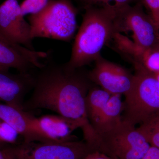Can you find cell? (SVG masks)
I'll return each instance as SVG.
<instances>
[{
  "instance_id": "obj_1",
  "label": "cell",
  "mask_w": 159,
  "mask_h": 159,
  "mask_svg": "<svg viewBox=\"0 0 159 159\" xmlns=\"http://www.w3.org/2000/svg\"><path fill=\"white\" fill-rule=\"evenodd\" d=\"M44 65L34 74L32 93L25 100L23 109H45L57 113L79 123L84 141L95 146L99 135L91 125L86 110L85 100L94 84L84 67L71 70L65 64L47 59Z\"/></svg>"
},
{
  "instance_id": "obj_9",
  "label": "cell",
  "mask_w": 159,
  "mask_h": 159,
  "mask_svg": "<svg viewBox=\"0 0 159 159\" xmlns=\"http://www.w3.org/2000/svg\"><path fill=\"white\" fill-rule=\"evenodd\" d=\"M89 71L91 81L111 95H125L130 89L133 74L122 66L104 59L101 54Z\"/></svg>"
},
{
  "instance_id": "obj_20",
  "label": "cell",
  "mask_w": 159,
  "mask_h": 159,
  "mask_svg": "<svg viewBox=\"0 0 159 159\" xmlns=\"http://www.w3.org/2000/svg\"><path fill=\"white\" fill-rule=\"evenodd\" d=\"M80 6V7L85 9L88 7L95 6L96 5H107L111 4L113 2L114 4L116 6H122L125 5H130L131 3L135 2L137 0H74ZM112 5V4H111Z\"/></svg>"
},
{
  "instance_id": "obj_14",
  "label": "cell",
  "mask_w": 159,
  "mask_h": 159,
  "mask_svg": "<svg viewBox=\"0 0 159 159\" xmlns=\"http://www.w3.org/2000/svg\"><path fill=\"white\" fill-rule=\"evenodd\" d=\"M123 102L121 95H111L100 115L94 129L100 136L111 130L122 122Z\"/></svg>"
},
{
  "instance_id": "obj_26",
  "label": "cell",
  "mask_w": 159,
  "mask_h": 159,
  "mask_svg": "<svg viewBox=\"0 0 159 159\" xmlns=\"http://www.w3.org/2000/svg\"></svg>"
},
{
  "instance_id": "obj_25",
  "label": "cell",
  "mask_w": 159,
  "mask_h": 159,
  "mask_svg": "<svg viewBox=\"0 0 159 159\" xmlns=\"http://www.w3.org/2000/svg\"><path fill=\"white\" fill-rule=\"evenodd\" d=\"M157 81L159 83V72H156V73H153Z\"/></svg>"
},
{
  "instance_id": "obj_6",
  "label": "cell",
  "mask_w": 159,
  "mask_h": 159,
  "mask_svg": "<svg viewBox=\"0 0 159 159\" xmlns=\"http://www.w3.org/2000/svg\"><path fill=\"white\" fill-rule=\"evenodd\" d=\"M150 146L135 126L122 120L100 136L98 151L115 159H142Z\"/></svg>"
},
{
  "instance_id": "obj_16",
  "label": "cell",
  "mask_w": 159,
  "mask_h": 159,
  "mask_svg": "<svg viewBox=\"0 0 159 159\" xmlns=\"http://www.w3.org/2000/svg\"><path fill=\"white\" fill-rule=\"evenodd\" d=\"M137 129L151 146L159 148V111L141 123Z\"/></svg>"
},
{
  "instance_id": "obj_3",
  "label": "cell",
  "mask_w": 159,
  "mask_h": 159,
  "mask_svg": "<svg viewBox=\"0 0 159 159\" xmlns=\"http://www.w3.org/2000/svg\"><path fill=\"white\" fill-rule=\"evenodd\" d=\"M78 12L71 0H51L41 10L29 15L31 38L69 42L77 30Z\"/></svg>"
},
{
  "instance_id": "obj_13",
  "label": "cell",
  "mask_w": 159,
  "mask_h": 159,
  "mask_svg": "<svg viewBox=\"0 0 159 159\" xmlns=\"http://www.w3.org/2000/svg\"><path fill=\"white\" fill-rule=\"evenodd\" d=\"M34 116L28 111L0 102V119L18 133L23 138V142L46 143L35 127Z\"/></svg>"
},
{
  "instance_id": "obj_15",
  "label": "cell",
  "mask_w": 159,
  "mask_h": 159,
  "mask_svg": "<svg viewBox=\"0 0 159 159\" xmlns=\"http://www.w3.org/2000/svg\"><path fill=\"white\" fill-rule=\"evenodd\" d=\"M111 95L95 84L89 90L86 98V110L89 121L94 129Z\"/></svg>"
},
{
  "instance_id": "obj_18",
  "label": "cell",
  "mask_w": 159,
  "mask_h": 159,
  "mask_svg": "<svg viewBox=\"0 0 159 159\" xmlns=\"http://www.w3.org/2000/svg\"><path fill=\"white\" fill-rule=\"evenodd\" d=\"M139 63L152 73L159 71V48L144 51Z\"/></svg>"
},
{
  "instance_id": "obj_2",
  "label": "cell",
  "mask_w": 159,
  "mask_h": 159,
  "mask_svg": "<svg viewBox=\"0 0 159 159\" xmlns=\"http://www.w3.org/2000/svg\"><path fill=\"white\" fill-rule=\"evenodd\" d=\"M73 47L68 69L84 67L95 61L103 47L117 33L125 32L118 6L111 4L86 8Z\"/></svg>"
},
{
  "instance_id": "obj_5",
  "label": "cell",
  "mask_w": 159,
  "mask_h": 159,
  "mask_svg": "<svg viewBox=\"0 0 159 159\" xmlns=\"http://www.w3.org/2000/svg\"><path fill=\"white\" fill-rule=\"evenodd\" d=\"M7 159H82L96 150L85 141L22 142L2 147Z\"/></svg>"
},
{
  "instance_id": "obj_22",
  "label": "cell",
  "mask_w": 159,
  "mask_h": 159,
  "mask_svg": "<svg viewBox=\"0 0 159 159\" xmlns=\"http://www.w3.org/2000/svg\"><path fill=\"white\" fill-rule=\"evenodd\" d=\"M82 159H115L101 152L95 150L89 153Z\"/></svg>"
},
{
  "instance_id": "obj_8",
  "label": "cell",
  "mask_w": 159,
  "mask_h": 159,
  "mask_svg": "<svg viewBox=\"0 0 159 159\" xmlns=\"http://www.w3.org/2000/svg\"><path fill=\"white\" fill-rule=\"evenodd\" d=\"M24 16L17 0H6L0 4V39L35 50L31 27Z\"/></svg>"
},
{
  "instance_id": "obj_7",
  "label": "cell",
  "mask_w": 159,
  "mask_h": 159,
  "mask_svg": "<svg viewBox=\"0 0 159 159\" xmlns=\"http://www.w3.org/2000/svg\"><path fill=\"white\" fill-rule=\"evenodd\" d=\"M142 4L138 2L134 6H119L125 32H132L134 43L144 50L159 46V27L149 14L143 10Z\"/></svg>"
},
{
  "instance_id": "obj_21",
  "label": "cell",
  "mask_w": 159,
  "mask_h": 159,
  "mask_svg": "<svg viewBox=\"0 0 159 159\" xmlns=\"http://www.w3.org/2000/svg\"><path fill=\"white\" fill-rule=\"evenodd\" d=\"M149 10L150 15L159 27V0H140Z\"/></svg>"
},
{
  "instance_id": "obj_12",
  "label": "cell",
  "mask_w": 159,
  "mask_h": 159,
  "mask_svg": "<svg viewBox=\"0 0 159 159\" xmlns=\"http://www.w3.org/2000/svg\"><path fill=\"white\" fill-rule=\"evenodd\" d=\"M35 127L46 143H63L77 140L72 134L80 128L76 121L60 115H47L34 116Z\"/></svg>"
},
{
  "instance_id": "obj_10",
  "label": "cell",
  "mask_w": 159,
  "mask_h": 159,
  "mask_svg": "<svg viewBox=\"0 0 159 159\" xmlns=\"http://www.w3.org/2000/svg\"><path fill=\"white\" fill-rule=\"evenodd\" d=\"M50 56L48 52L30 50L19 44L0 39V68L15 69L20 73H28L44 65L42 60Z\"/></svg>"
},
{
  "instance_id": "obj_4",
  "label": "cell",
  "mask_w": 159,
  "mask_h": 159,
  "mask_svg": "<svg viewBox=\"0 0 159 159\" xmlns=\"http://www.w3.org/2000/svg\"><path fill=\"white\" fill-rule=\"evenodd\" d=\"M131 64L134 74L130 89L124 95L122 119L135 126L159 111V83L141 64Z\"/></svg>"
},
{
  "instance_id": "obj_19",
  "label": "cell",
  "mask_w": 159,
  "mask_h": 159,
  "mask_svg": "<svg viewBox=\"0 0 159 159\" xmlns=\"http://www.w3.org/2000/svg\"><path fill=\"white\" fill-rule=\"evenodd\" d=\"M51 0H24L20 4L24 16L36 13L41 10Z\"/></svg>"
},
{
  "instance_id": "obj_17",
  "label": "cell",
  "mask_w": 159,
  "mask_h": 159,
  "mask_svg": "<svg viewBox=\"0 0 159 159\" xmlns=\"http://www.w3.org/2000/svg\"><path fill=\"white\" fill-rule=\"evenodd\" d=\"M20 134L8 123L0 119V147L19 144Z\"/></svg>"
},
{
  "instance_id": "obj_24",
  "label": "cell",
  "mask_w": 159,
  "mask_h": 159,
  "mask_svg": "<svg viewBox=\"0 0 159 159\" xmlns=\"http://www.w3.org/2000/svg\"><path fill=\"white\" fill-rule=\"evenodd\" d=\"M0 159H7L4 150L1 147H0Z\"/></svg>"
},
{
  "instance_id": "obj_23",
  "label": "cell",
  "mask_w": 159,
  "mask_h": 159,
  "mask_svg": "<svg viewBox=\"0 0 159 159\" xmlns=\"http://www.w3.org/2000/svg\"><path fill=\"white\" fill-rule=\"evenodd\" d=\"M142 159H159V148L151 146Z\"/></svg>"
},
{
  "instance_id": "obj_11",
  "label": "cell",
  "mask_w": 159,
  "mask_h": 159,
  "mask_svg": "<svg viewBox=\"0 0 159 159\" xmlns=\"http://www.w3.org/2000/svg\"><path fill=\"white\" fill-rule=\"evenodd\" d=\"M9 70L0 68V101L24 110L25 97L34 87V74L30 72L12 74Z\"/></svg>"
}]
</instances>
